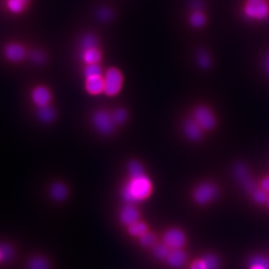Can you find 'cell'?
Returning a JSON list of instances; mask_svg holds the SVG:
<instances>
[{"mask_svg": "<svg viewBox=\"0 0 269 269\" xmlns=\"http://www.w3.org/2000/svg\"><path fill=\"white\" fill-rule=\"evenodd\" d=\"M153 191L152 182L148 177L144 174L139 176L129 177L121 189V196L128 204L145 201Z\"/></svg>", "mask_w": 269, "mask_h": 269, "instance_id": "cell-1", "label": "cell"}, {"mask_svg": "<svg viewBox=\"0 0 269 269\" xmlns=\"http://www.w3.org/2000/svg\"><path fill=\"white\" fill-rule=\"evenodd\" d=\"M104 92L108 96H114L121 91L123 77L116 68H110L104 77Z\"/></svg>", "mask_w": 269, "mask_h": 269, "instance_id": "cell-2", "label": "cell"}, {"mask_svg": "<svg viewBox=\"0 0 269 269\" xmlns=\"http://www.w3.org/2000/svg\"><path fill=\"white\" fill-rule=\"evenodd\" d=\"M244 11L246 16L249 19L261 21L269 16V4L266 0H248Z\"/></svg>", "mask_w": 269, "mask_h": 269, "instance_id": "cell-3", "label": "cell"}, {"mask_svg": "<svg viewBox=\"0 0 269 269\" xmlns=\"http://www.w3.org/2000/svg\"><path fill=\"white\" fill-rule=\"evenodd\" d=\"M93 122L95 128L104 135H107L113 132L114 127V121L113 117L111 116L105 111H99L93 115Z\"/></svg>", "mask_w": 269, "mask_h": 269, "instance_id": "cell-4", "label": "cell"}, {"mask_svg": "<svg viewBox=\"0 0 269 269\" xmlns=\"http://www.w3.org/2000/svg\"><path fill=\"white\" fill-rule=\"evenodd\" d=\"M217 188L213 184L204 183L197 187L194 192V199L199 204L205 205L210 201H213L217 195Z\"/></svg>", "mask_w": 269, "mask_h": 269, "instance_id": "cell-5", "label": "cell"}, {"mask_svg": "<svg viewBox=\"0 0 269 269\" xmlns=\"http://www.w3.org/2000/svg\"><path fill=\"white\" fill-rule=\"evenodd\" d=\"M164 242L169 248H181L185 245V234L179 229H170L164 235Z\"/></svg>", "mask_w": 269, "mask_h": 269, "instance_id": "cell-6", "label": "cell"}, {"mask_svg": "<svg viewBox=\"0 0 269 269\" xmlns=\"http://www.w3.org/2000/svg\"><path fill=\"white\" fill-rule=\"evenodd\" d=\"M194 118L197 123L200 124L202 128L212 129L215 124V120L213 113L210 112V110L203 106L198 107L195 110Z\"/></svg>", "mask_w": 269, "mask_h": 269, "instance_id": "cell-7", "label": "cell"}, {"mask_svg": "<svg viewBox=\"0 0 269 269\" xmlns=\"http://www.w3.org/2000/svg\"><path fill=\"white\" fill-rule=\"evenodd\" d=\"M140 219V213L136 207H134L132 204H128L124 206L123 208L121 209L120 213V221L123 225L131 226Z\"/></svg>", "mask_w": 269, "mask_h": 269, "instance_id": "cell-8", "label": "cell"}, {"mask_svg": "<svg viewBox=\"0 0 269 269\" xmlns=\"http://www.w3.org/2000/svg\"><path fill=\"white\" fill-rule=\"evenodd\" d=\"M32 101L39 108L47 106L51 101V93L44 86H39L33 90L32 94Z\"/></svg>", "mask_w": 269, "mask_h": 269, "instance_id": "cell-9", "label": "cell"}, {"mask_svg": "<svg viewBox=\"0 0 269 269\" xmlns=\"http://www.w3.org/2000/svg\"><path fill=\"white\" fill-rule=\"evenodd\" d=\"M85 88L87 92L93 95H97L104 92V78L102 76L89 77L86 78Z\"/></svg>", "mask_w": 269, "mask_h": 269, "instance_id": "cell-10", "label": "cell"}, {"mask_svg": "<svg viewBox=\"0 0 269 269\" xmlns=\"http://www.w3.org/2000/svg\"><path fill=\"white\" fill-rule=\"evenodd\" d=\"M5 56L9 61H21L25 57V50L19 44H11L5 49Z\"/></svg>", "mask_w": 269, "mask_h": 269, "instance_id": "cell-11", "label": "cell"}, {"mask_svg": "<svg viewBox=\"0 0 269 269\" xmlns=\"http://www.w3.org/2000/svg\"><path fill=\"white\" fill-rule=\"evenodd\" d=\"M201 128L202 127L197 123L196 121H187L184 124V132L186 135L193 141H198L201 139L202 135Z\"/></svg>", "mask_w": 269, "mask_h": 269, "instance_id": "cell-12", "label": "cell"}, {"mask_svg": "<svg viewBox=\"0 0 269 269\" xmlns=\"http://www.w3.org/2000/svg\"><path fill=\"white\" fill-rule=\"evenodd\" d=\"M235 173H236L238 180L241 181L248 192L253 193L256 190L253 181H251V179L249 178L248 171L246 170L243 166H237V167L235 169Z\"/></svg>", "mask_w": 269, "mask_h": 269, "instance_id": "cell-13", "label": "cell"}, {"mask_svg": "<svg viewBox=\"0 0 269 269\" xmlns=\"http://www.w3.org/2000/svg\"><path fill=\"white\" fill-rule=\"evenodd\" d=\"M167 261H168L169 265L173 268H181L182 266L185 264L186 256L185 253L179 249H173L167 256Z\"/></svg>", "mask_w": 269, "mask_h": 269, "instance_id": "cell-14", "label": "cell"}, {"mask_svg": "<svg viewBox=\"0 0 269 269\" xmlns=\"http://www.w3.org/2000/svg\"><path fill=\"white\" fill-rule=\"evenodd\" d=\"M50 195L54 201H63L67 196V188L64 184L58 182L52 186L50 189Z\"/></svg>", "mask_w": 269, "mask_h": 269, "instance_id": "cell-15", "label": "cell"}, {"mask_svg": "<svg viewBox=\"0 0 269 269\" xmlns=\"http://www.w3.org/2000/svg\"><path fill=\"white\" fill-rule=\"evenodd\" d=\"M101 60V53L96 47L85 49L83 52V61L87 64H97Z\"/></svg>", "mask_w": 269, "mask_h": 269, "instance_id": "cell-16", "label": "cell"}, {"mask_svg": "<svg viewBox=\"0 0 269 269\" xmlns=\"http://www.w3.org/2000/svg\"><path fill=\"white\" fill-rule=\"evenodd\" d=\"M128 232L134 237H141L144 233L147 232V226L144 222L137 221L131 226H129Z\"/></svg>", "mask_w": 269, "mask_h": 269, "instance_id": "cell-17", "label": "cell"}, {"mask_svg": "<svg viewBox=\"0 0 269 269\" xmlns=\"http://www.w3.org/2000/svg\"><path fill=\"white\" fill-rule=\"evenodd\" d=\"M55 116V113L53 111L52 107H50L49 105L41 107L38 111V117L41 121H43L44 123H48L51 121H53Z\"/></svg>", "mask_w": 269, "mask_h": 269, "instance_id": "cell-18", "label": "cell"}, {"mask_svg": "<svg viewBox=\"0 0 269 269\" xmlns=\"http://www.w3.org/2000/svg\"><path fill=\"white\" fill-rule=\"evenodd\" d=\"M249 269H269V261L265 257H254L250 261Z\"/></svg>", "mask_w": 269, "mask_h": 269, "instance_id": "cell-19", "label": "cell"}, {"mask_svg": "<svg viewBox=\"0 0 269 269\" xmlns=\"http://www.w3.org/2000/svg\"><path fill=\"white\" fill-rule=\"evenodd\" d=\"M29 269H49L48 261L43 257L32 258L28 263Z\"/></svg>", "mask_w": 269, "mask_h": 269, "instance_id": "cell-20", "label": "cell"}, {"mask_svg": "<svg viewBox=\"0 0 269 269\" xmlns=\"http://www.w3.org/2000/svg\"><path fill=\"white\" fill-rule=\"evenodd\" d=\"M129 177L139 176L141 174H144V168L140 162L136 161H131L128 164Z\"/></svg>", "mask_w": 269, "mask_h": 269, "instance_id": "cell-21", "label": "cell"}, {"mask_svg": "<svg viewBox=\"0 0 269 269\" xmlns=\"http://www.w3.org/2000/svg\"><path fill=\"white\" fill-rule=\"evenodd\" d=\"M27 2L28 0H8L7 7L11 12L19 13L24 9V5Z\"/></svg>", "mask_w": 269, "mask_h": 269, "instance_id": "cell-22", "label": "cell"}, {"mask_svg": "<svg viewBox=\"0 0 269 269\" xmlns=\"http://www.w3.org/2000/svg\"><path fill=\"white\" fill-rule=\"evenodd\" d=\"M153 253H154V255L157 258L163 260V259H166L167 258L170 251H169L168 247L166 245V244H159V245H157L154 248Z\"/></svg>", "mask_w": 269, "mask_h": 269, "instance_id": "cell-23", "label": "cell"}, {"mask_svg": "<svg viewBox=\"0 0 269 269\" xmlns=\"http://www.w3.org/2000/svg\"><path fill=\"white\" fill-rule=\"evenodd\" d=\"M84 76L85 78L89 77L101 76L102 70L101 66L97 64H88L87 67L84 69Z\"/></svg>", "mask_w": 269, "mask_h": 269, "instance_id": "cell-24", "label": "cell"}, {"mask_svg": "<svg viewBox=\"0 0 269 269\" xmlns=\"http://www.w3.org/2000/svg\"><path fill=\"white\" fill-rule=\"evenodd\" d=\"M206 18L201 12H194L190 17V23L194 27H201L205 24Z\"/></svg>", "mask_w": 269, "mask_h": 269, "instance_id": "cell-25", "label": "cell"}, {"mask_svg": "<svg viewBox=\"0 0 269 269\" xmlns=\"http://www.w3.org/2000/svg\"><path fill=\"white\" fill-rule=\"evenodd\" d=\"M205 263L206 269H219V261L217 258L213 255H207L202 259Z\"/></svg>", "mask_w": 269, "mask_h": 269, "instance_id": "cell-26", "label": "cell"}, {"mask_svg": "<svg viewBox=\"0 0 269 269\" xmlns=\"http://www.w3.org/2000/svg\"><path fill=\"white\" fill-rule=\"evenodd\" d=\"M96 38L93 35H86L84 37V39L82 41V47L84 48V50L96 47Z\"/></svg>", "mask_w": 269, "mask_h": 269, "instance_id": "cell-27", "label": "cell"}, {"mask_svg": "<svg viewBox=\"0 0 269 269\" xmlns=\"http://www.w3.org/2000/svg\"><path fill=\"white\" fill-rule=\"evenodd\" d=\"M112 117L115 124H122L126 120V112L124 109H118L113 113Z\"/></svg>", "mask_w": 269, "mask_h": 269, "instance_id": "cell-28", "label": "cell"}, {"mask_svg": "<svg viewBox=\"0 0 269 269\" xmlns=\"http://www.w3.org/2000/svg\"><path fill=\"white\" fill-rule=\"evenodd\" d=\"M140 241H141V245L144 246V247H150L155 242V237L152 233L146 232L140 237Z\"/></svg>", "mask_w": 269, "mask_h": 269, "instance_id": "cell-29", "label": "cell"}, {"mask_svg": "<svg viewBox=\"0 0 269 269\" xmlns=\"http://www.w3.org/2000/svg\"><path fill=\"white\" fill-rule=\"evenodd\" d=\"M252 194H253V200L256 201L257 203L262 204V203H264V202L268 201V194L264 190L256 189Z\"/></svg>", "mask_w": 269, "mask_h": 269, "instance_id": "cell-30", "label": "cell"}, {"mask_svg": "<svg viewBox=\"0 0 269 269\" xmlns=\"http://www.w3.org/2000/svg\"><path fill=\"white\" fill-rule=\"evenodd\" d=\"M0 250L3 255V261H7L12 259L13 255V250L12 248L8 245H0Z\"/></svg>", "mask_w": 269, "mask_h": 269, "instance_id": "cell-31", "label": "cell"}, {"mask_svg": "<svg viewBox=\"0 0 269 269\" xmlns=\"http://www.w3.org/2000/svg\"><path fill=\"white\" fill-rule=\"evenodd\" d=\"M198 61L203 68H207L210 65V60L209 57L206 52H201L198 55Z\"/></svg>", "mask_w": 269, "mask_h": 269, "instance_id": "cell-32", "label": "cell"}, {"mask_svg": "<svg viewBox=\"0 0 269 269\" xmlns=\"http://www.w3.org/2000/svg\"><path fill=\"white\" fill-rule=\"evenodd\" d=\"M111 15H112V13L109 11L108 9H102L99 12V16L103 21H107L108 19L111 18Z\"/></svg>", "mask_w": 269, "mask_h": 269, "instance_id": "cell-33", "label": "cell"}, {"mask_svg": "<svg viewBox=\"0 0 269 269\" xmlns=\"http://www.w3.org/2000/svg\"><path fill=\"white\" fill-rule=\"evenodd\" d=\"M191 269H206L205 263L203 260H199V261H194L192 266Z\"/></svg>", "mask_w": 269, "mask_h": 269, "instance_id": "cell-34", "label": "cell"}, {"mask_svg": "<svg viewBox=\"0 0 269 269\" xmlns=\"http://www.w3.org/2000/svg\"><path fill=\"white\" fill-rule=\"evenodd\" d=\"M31 58H32V61L38 62V63H41V61H43V56L40 52H32Z\"/></svg>", "mask_w": 269, "mask_h": 269, "instance_id": "cell-35", "label": "cell"}, {"mask_svg": "<svg viewBox=\"0 0 269 269\" xmlns=\"http://www.w3.org/2000/svg\"><path fill=\"white\" fill-rule=\"evenodd\" d=\"M261 187L262 189L267 192V193H269V177H267L265 178L262 182H261Z\"/></svg>", "mask_w": 269, "mask_h": 269, "instance_id": "cell-36", "label": "cell"}, {"mask_svg": "<svg viewBox=\"0 0 269 269\" xmlns=\"http://www.w3.org/2000/svg\"><path fill=\"white\" fill-rule=\"evenodd\" d=\"M266 69L269 73V56L267 57V59H266Z\"/></svg>", "mask_w": 269, "mask_h": 269, "instance_id": "cell-37", "label": "cell"}, {"mask_svg": "<svg viewBox=\"0 0 269 269\" xmlns=\"http://www.w3.org/2000/svg\"><path fill=\"white\" fill-rule=\"evenodd\" d=\"M3 261V255H2V253H1V250H0V262Z\"/></svg>", "mask_w": 269, "mask_h": 269, "instance_id": "cell-38", "label": "cell"}, {"mask_svg": "<svg viewBox=\"0 0 269 269\" xmlns=\"http://www.w3.org/2000/svg\"><path fill=\"white\" fill-rule=\"evenodd\" d=\"M268 204H269V199H268Z\"/></svg>", "mask_w": 269, "mask_h": 269, "instance_id": "cell-39", "label": "cell"}]
</instances>
